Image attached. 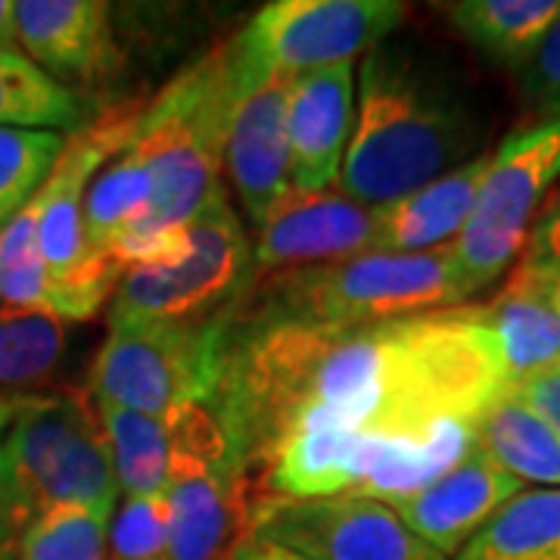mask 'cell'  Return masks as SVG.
<instances>
[{"mask_svg":"<svg viewBox=\"0 0 560 560\" xmlns=\"http://www.w3.org/2000/svg\"><path fill=\"white\" fill-rule=\"evenodd\" d=\"M477 140V116L458 88L383 40L361 57L340 190L377 209L458 168Z\"/></svg>","mask_w":560,"mask_h":560,"instance_id":"3957f363","label":"cell"},{"mask_svg":"<svg viewBox=\"0 0 560 560\" xmlns=\"http://www.w3.org/2000/svg\"><path fill=\"white\" fill-rule=\"evenodd\" d=\"M241 94L228 125L224 172L237 190L246 219L259 224L265 212L290 187V140H287V97L290 75L265 72L237 81Z\"/></svg>","mask_w":560,"mask_h":560,"instance_id":"5bb4252c","label":"cell"},{"mask_svg":"<svg viewBox=\"0 0 560 560\" xmlns=\"http://www.w3.org/2000/svg\"><path fill=\"white\" fill-rule=\"evenodd\" d=\"M511 393L482 305H455L361 327L241 320L212 411L246 482L280 442L308 427L423 433L480 418Z\"/></svg>","mask_w":560,"mask_h":560,"instance_id":"6da1fadb","label":"cell"},{"mask_svg":"<svg viewBox=\"0 0 560 560\" xmlns=\"http://www.w3.org/2000/svg\"><path fill=\"white\" fill-rule=\"evenodd\" d=\"M150 200H153L150 168L135 147V140H128L91 178L88 194H84L81 219H84V237H88L91 253L109 259L113 243L150 212Z\"/></svg>","mask_w":560,"mask_h":560,"instance_id":"cb8c5ba5","label":"cell"},{"mask_svg":"<svg viewBox=\"0 0 560 560\" xmlns=\"http://www.w3.org/2000/svg\"><path fill=\"white\" fill-rule=\"evenodd\" d=\"M109 521V508H47L25 526L10 560H106Z\"/></svg>","mask_w":560,"mask_h":560,"instance_id":"484cf974","label":"cell"},{"mask_svg":"<svg viewBox=\"0 0 560 560\" xmlns=\"http://www.w3.org/2000/svg\"><path fill=\"white\" fill-rule=\"evenodd\" d=\"M523 97L539 121L560 119V16L545 32L536 57L521 72Z\"/></svg>","mask_w":560,"mask_h":560,"instance_id":"f1b7e54d","label":"cell"},{"mask_svg":"<svg viewBox=\"0 0 560 560\" xmlns=\"http://www.w3.org/2000/svg\"><path fill=\"white\" fill-rule=\"evenodd\" d=\"M0 47H20V38H16V0H0Z\"/></svg>","mask_w":560,"mask_h":560,"instance_id":"836d02e7","label":"cell"},{"mask_svg":"<svg viewBox=\"0 0 560 560\" xmlns=\"http://www.w3.org/2000/svg\"><path fill=\"white\" fill-rule=\"evenodd\" d=\"M69 349V324L47 312L0 302V393L32 396L57 377Z\"/></svg>","mask_w":560,"mask_h":560,"instance_id":"d4e9b609","label":"cell"},{"mask_svg":"<svg viewBox=\"0 0 560 560\" xmlns=\"http://www.w3.org/2000/svg\"><path fill=\"white\" fill-rule=\"evenodd\" d=\"M62 147L66 138L57 131L0 128V231L38 197Z\"/></svg>","mask_w":560,"mask_h":560,"instance_id":"4316f807","label":"cell"},{"mask_svg":"<svg viewBox=\"0 0 560 560\" xmlns=\"http://www.w3.org/2000/svg\"><path fill=\"white\" fill-rule=\"evenodd\" d=\"M511 393L526 401L539 418L548 420L560 433V361L545 368V371L523 377L521 383H514Z\"/></svg>","mask_w":560,"mask_h":560,"instance_id":"4dcf8cb0","label":"cell"},{"mask_svg":"<svg viewBox=\"0 0 560 560\" xmlns=\"http://www.w3.org/2000/svg\"><path fill=\"white\" fill-rule=\"evenodd\" d=\"M470 300L452 243L427 253H361L249 283L234 318L361 327L455 308Z\"/></svg>","mask_w":560,"mask_h":560,"instance_id":"277c9868","label":"cell"},{"mask_svg":"<svg viewBox=\"0 0 560 560\" xmlns=\"http://www.w3.org/2000/svg\"><path fill=\"white\" fill-rule=\"evenodd\" d=\"M35 396H38V393H32V396H7V393H0V433L16 420V415H20L22 408L35 399Z\"/></svg>","mask_w":560,"mask_h":560,"instance_id":"e575fe53","label":"cell"},{"mask_svg":"<svg viewBox=\"0 0 560 560\" xmlns=\"http://www.w3.org/2000/svg\"><path fill=\"white\" fill-rule=\"evenodd\" d=\"M455 560H560V489H523Z\"/></svg>","mask_w":560,"mask_h":560,"instance_id":"603a6c76","label":"cell"},{"mask_svg":"<svg viewBox=\"0 0 560 560\" xmlns=\"http://www.w3.org/2000/svg\"><path fill=\"white\" fill-rule=\"evenodd\" d=\"M28 523H32V517L25 514L20 495H16V489L10 482V470H7V460H3V445H0V560L13 558L16 541H20Z\"/></svg>","mask_w":560,"mask_h":560,"instance_id":"1f68e13d","label":"cell"},{"mask_svg":"<svg viewBox=\"0 0 560 560\" xmlns=\"http://www.w3.org/2000/svg\"><path fill=\"white\" fill-rule=\"evenodd\" d=\"M241 94L231 40L184 66L140 109L135 147L150 168V212L109 249V261L128 268L172 261L184 249V231L219 194L228 125Z\"/></svg>","mask_w":560,"mask_h":560,"instance_id":"7a4b0ae2","label":"cell"},{"mask_svg":"<svg viewBox=\"0 0 560 560\" xmlns=\"http://www.w3.org/2000/svg\"><path fill=\"white\" fill-rule=\"evenodd\" d=\"M523 265L536 268L541 275L560 278V194H551L541 212L529 228V237L523 246L521 259Z\"/></svg>","mask_w":560,"mask_h":560,"instance_id":"f546056e","label":"cell"},{"mask_svg":"<svg viewBox=\"0 0 560 560\" xmlns=\"http://www.w3.org/2000/svg\"><path fill=\"white\" fill-rule=\"evenodd\" d=\"M560 180V119L536 121L489 156L474 212L452 243L467 293H480L521 259L529 228Z\"/></svg>","mask_w":560,"mask_h":560,"instance_id":"9c48e42d","label":"cell"},{"mask_svg":"<svg viewBox=\"0 0 560 560\" xmlns=\"http://www.w3.org/2000/svg\"><path fill=\"white\" fill-rule=\"evenodd\" d=\"M482 318L499 342L511 386L560 361V308L545 280L517 261L492 302H482Z\"/></svg>","mask_w":560,"mask_h":560,"instance_id":"ac0fdd59","label":"cell"},{"mask_svg":"<svg viewBox=\"0 0 560 560\" xmlns=\"http://www.w3.org/2000/svg\"><path fill=\"white\" fill-rule=\"evenodd\" d=\"M253 243L231 209L228 194L202 209L184 231V249L172 261L128 268L113 290L106 318L197 320L228 312L249 287Z\"/></svg>","mask_w":560,"mask_h":560,"instance_id":"ba28073f","label":"cell"},{"mask_svg":"<svg viewBox=\"0 0 560 560\" xmlns=\"http://www.w3.org/2000/svg\"><path fill=\"white\" fill-rule=\"evenodd\" d=\"M16 38L28 60L79 94L97 91L125 66L113 7L103 0H20Z\"/></svg>","mask_w":560,"mask_h":560,"instance_id":"4fadbf2b","label":"cell"},{"mask_svg":"<svg viewBox=\"0 0 560 560\" xmlns=\"http://www.w3.org/2000/svg\"><path fill=\"white\" fill-rule=\"evenodd\" d=\"M523 489L526 482L508 474L477 445L445 477L383 504H389L418 539L452 558Z\"/></svg>","mask_w":560,"mask_h":560,"instance_id":"9a60e30c","label":"cell"},{"mask_svg":"<svg viewBox=\"0 0 560 560\" xmlns=\"http://www.w3.org/2000/svg\"><path fill=\"white\" fill-rule=\"evenodd\" d=\"M408 7L396 0H275L231 38L237 81L308 72L364 57L389 38Z\"/></svg>","mask_w":560,"mask_h":560,"instance_id":"30bf717a","label":"cell"},{"mask_svg":"<svg viewBox=\"0 0 560 560\" xmlns=\"http://www.w3.org/2000/svg\"><path fill=\"white\" fill-rule=\"evenodd\" d=\"M489 156H470L415 194L377 206L374 253H427L458 241L474 212Z\"/></svg>","mask_w":560,"mask_h":560,"instance_id":"e0dca14e","label":"cell"},{"mask_svg":"<svg viewBox=\"0 0 560 560\" xmlns=\"http://www.w3.org/2000/svg\"><path fill=\"white\" fill-rule=\"evenodd\" d=\"M377 209L342 190L287 187L256 224L249 283L290 268L327 265L374 253Z\"/></svg>","mask_w":560,"mask_h":560,"instance_id":"7c38bea8","label":"cell"},{"mask_svg":"<svg viewBox=\"0 0 560 560\" xmlns=\"http://www.w3.org/2000/svg\"><path fill=\"white\" fill-rule=\"evenodd\" d=\"M231 308L197 320L113 324L91 361L88 396L156 418L209 405L224 371Z\"/></svg>","mask_w":560,"mask_h":560,"instance_id":"5b68a950","label":"cell"},{"mask_svg":"<svg viewBox=\"0 0 560 560\" xmlns=\"http://www.w3.org/2000/svg\"><path fill=\"white\" fill-rule=\"evenodd\" d=\"M94 405L113 455V470L121 495H162L172 477V458L178 442L175 411L156 418L106 401H94Z\"/></svg>","mask_w":560,"mask_h":560,"instance_id":"44dd1931","label":"cell"},{"mask_svg":"<svg viewBox=\"0 0 560 560\" xmlns=\"http://www.w3.org/2000/svg\"><path fill=\"white\" fill-rule=\"evenodd\" d=\"M477 445L521 482L560 489V433L514 393H504L482 415Z\"/></svg>","mask_w":560,"mask_h":560,"instance_id":"7402d4cb","label":"cell"},{"mask_svg":"<svg viewBox=\"0 0 560 560\" xmlns=\"http://www.w3.org/2000/svg\"><path fill=\"white\" fill-rule=\"evenodd\" d=\"M106 560H168V501L121 495L106 539Z\"/></svg>","mask_w":560,"mask_h":560,"instance_id":"83f0119b","label":"cell"},{"mask_svg":"<svg viewBox=\"0 0 560 560\" xmlns=\"http://www.w3.org/2000/svg\"><path fill=\"white\" fill-rule=\"evenodd\" d=\"M94 116L88 94L62 88L20 47H0V128L75 135Z\"/></svg>","mask_w":560,"mask_h":560,"instance_id":"ffe728a7","label":"cell"},{"mask_svg":"<svg viewBox=\"0 0 560 560\" xmlns=\"http://www.w3.org/2000/svg\"><path fill=\"white\" fill-rule=\"evenodd\" d=\"M442 10L474 50L521 75L560 16V0H458Z\"/></svg>","mask_w":560,"mask_h":560,"instance_id":"d6986e66","label":"cell"},{"mask_svg":"<svg viewBox=\"0 0 560 560\" xmlns=\"http://www.w3.org/2000/svg\"><path fill=\"white\" fill-rule=\"evenodd\" d=\"M228 560H305L296 551H290V548H283L278 541H268L259 539V536H253V533H246L237 545H234V551L228 555Z\"/></svg>","mask_w":560,"mask_h":560,"instance_id":"d6a6232c","label":"cell"},{"mask_svg":"<svg viewBox=\"0 0 560 560\" xmlns=\"http://www.w3.org/2000/svg\"><path fill=\"white\" fill-rule=\"evenodd\" d=\"M140 101L109 103L81 131L66 138L60 160L38 190V246L50 278L69 302L72 324L94 318L109 305L121 271L91 253L84 237V194L91 178L135 138Z\"/></svg>","mask_w":560,"mask_h":560,"instance_id":"8992f818","label":"cell"},{"mask_svg":"<svg viewBox=\"0 0 560 560\" xmlns=\"http://www.w3.org/2000/svg\"><path fill=\"white\" fill-rule=\"evenodd\" d=\"M355 66L337 62L290 75L287 140L290 187L327 190L337 184L355 119Z\"/></svg>","mask_w":560,"mask_h":560,"instance_id":"2e32d148","label":"cell"},{"mask_svg":"<svg viewBox=\"0 0 560 560\" xmlns=\"http://www.w3.org/2000/svg\"><path fill=\"white\" fill-rule=\"evenodd\" d=\"M3 460L28 517L60 504L116 511L121 492L88 393L35 396L7 427Z\"/></svg>","mask_w":560,"mask_h":560,"instance_id":"52a82bcc","label":"cell"},{"mask_svg":"<svg viewBox=\"0 0 560 560\" xmlns=\"http://www.w3.org/2000/svg\"><path fill=\"white\" fill-rule=\"evenodd\" d=\"M253 536L278 541L305 560H448L418 539L399 514L368 495L253 499Z\"/></svg>","mask_w":560,"mask_h":560,"instance_id":"8fae6325","label":"cell"},{"mask_svg":"<svg viewBox=\"0 0 560 560\" xmlns=\"http://www.w3.org/2000/svg\"><path fill=\"white\" fill-rule=\"evenodd\" d=\"M523 265V261H521ZM529 268V265H526ZM529 271H536V268H529ZM541 280H545V287H548V293H551V300H555V305L560 308V278H551V275H541V271H536Z\"/></svg>","mask_w":560,"mask_h":560,"instance_id":"d590c367","label":"cell"}]
</instances>
